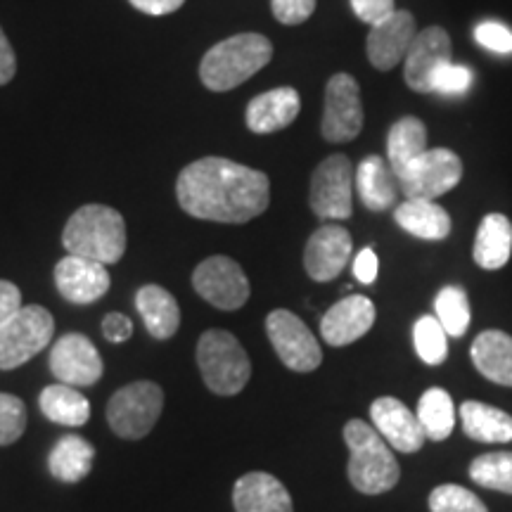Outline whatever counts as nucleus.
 <instances>
[{"label": "nucleus", "mask_w": 512, "mask_h": 512, "mask_svg": "<svg viewBox=\"0 0 512 512\" xmlns=\"http://www.w3.org/2000/svg\"><path fill=\"white\" fill-rule=\"evenodd\" d=\"M185 214L202 221L247 223L271 202V181L261 171L223 157H204L185 166L176 181Z\"/></svg>", "instance_id": "1"}, {"label": "nucleus", "mask_w": 512, "mask_h": 512, "mask_svg": "<svg viewBox=\"0 0 512 512\" xmlns=\"http://www.w3.org/2000/svg\"><path fill=\"white\" fill-rule=\"evenodd\" d=\"M62 245L69 254L98 264H117L126 252V221L117 209L86 204L69 216L62 230Z\"/></svg>", "instance_id": "2"}, {"label": "nucleus", "mask_w": 512, "mask_h": 512, "mask_svg": "<svg viewBox=\"0 0 512 512\" xmlns=\"http://www.w3.org/2000/svg\"><path fill=\"white\" fill-rule=\"evenodd\" d=\"M344 441L349 446V479L356 491L380 496L392 491L401 479L392 446L366 420H349L344 425Z\"/></svg>", "instance_id": "3"}, {"label": "nucleus", "mask_w": 512, "mask_h": 512, "mask_svg": "<svg viewBox=\"0 0 512 512\" xmlns=\"http://www.w3.org/2000/svg\"><path fill=\"white\" fill-rule=\"evenodd\" d=\"M273 57V46L261 34H238L207 50L200 64V79L209 91L226 93L252 79Z\"/></svg>", "instance_id": "4"}, {"label": "nucleus", "mask_w": 512, "mask_h": 512, "mask_svg": "<svg viewBox=\"0 0 512 512\" xmlns=\"http://www.w3.org/2000/svg\"><path fill=\"white\" fill-rule=\"evenodd\" d=\"M197 366L214 394L235 396L247 387L252 363L238 337L228 330H207L197 342Z\"/></svg>", "instance_id": "5"}, {"label": "nucleus", "mask_w": 512, "mask_h": 512, "mask_svg": "<svg viewBox=\"0 0 512 512\" xmlns=\"http://www.w3.org/2000/svg\"><path fill=\"white\" fill-rule=\"evenodd\" d=\"M463 178V162L448 147H427L422 155L403 166L396 183L406 200H437L453 190Z\"/></svg>", "instance_id": "6"}, {"label": "nucleus", "mask_w": 512, "mask_h": 512, "mask_svg": "<svg viewBox=\"0 0 512 512\" xmlns=\"http://www.w3.org/2000/svg\"><path fill=\"white\" fill-rule=\"evenodd\" d=\"M55 320L43 306H22L0 325V370H15L48 347Z\"/></svg>", "instance_id": "7"}, {"label": "nucleus", "mask_w": 512, "mask_h": 512, "mask_svg": "<svg viewBox=\"0 0 512 512\" xmlns=\"http://www.w3.org/2000/svg\"><path fill=\"white\" fill-rule=\"evenodd\" d=\"M164 408V392L155 382L121 387L107 403V422L121 439H143L157 425Z\"/></svg>", "instance_id": "8"}, {"label": "nucleus", "mask_w": 512, "mask_h": 512, "mask_svg": "<svg viewBox=\"0 0 512 512\" xmlns=\"http://www.w3.org/2000/svg\"><path fill=\"white\" fill-rule=\"evenodd\" d=\"M354 176V164L344 155H332L316 166L309 202L320 221H347L354 214Z\"/></svg>", "instance_id": "9"}, {"label": "nucleus", "mask_w": 512, "mask_h": 512, "mask_svg": "<svg viewBox=\"0 0 512 512\" xmlns=\"http://www.w3.org/2000/svg\"><path fill=\"white\" fill-rule=\"evenodd\" d=\"M266 332L275 354L294 373H311L323 363V349L306 323L292 311L275 309L266 318Z\"/></svg>", "instance_id": "10"}, {"label": "nucleus", "mask_w": 512, "mask_h": 512, "mask_svg": "<svg viewBox=\"0 0 512 512\" xmlns=\"http://www.w3.org/2000/svg\"><path fill=\"white\" fill-rule=\"evenodd\" d=\"M192 287L204 302L221 311H238L249 299V280L238 261L209 256L192 273Z\"/></svg>", "instance_id": "11"}, {"label": "nucleus", "mask_w": 512, "mask_h": 512, "mask_svg": "<svg viewBox=\"0 0 512 512\" xmlns=\"http://www.w3.org/2000/svg\"><path fill=\"white\" fill-rule=\"evenodd\" d=\"M363 128L361 88L351 74L339 72L325 88V112L320 133L328 143H349Z\"/></svg>", "instance_id": "12"}, {"label": "nucleus", "mask_w": 512, "mask_h": 512, "mask_svg": "<svg viewBox=\"0 0 512 512\" xmlns=\"http://www.w3.org/2000/svg\"><path fill=\"white\" fill-rule=\"evenodd\" d=\"M50 370L62 384L91 387L102 377V358L95 344L81 332L62 335L50 349Z\"/></svg>", "instance_id": "13"}, {"label": "nucleus", "mask_w": 512, "mask_h": 512, "mask_svg": "<svg viewBox=\"0 0 512 512\" xmlns=\"http://www.w3.org/2000/svg\"><path fill=\"white\" fill-rule=\"evenodd\" d=\"M451 36L441 27H427L415 34L406 60H403V79L415 93H432L434 76L444 64L451 62Z\"/></svg>", "instance_id": "14"}, {"label": "nucleus", "mask_w": 512, "mask_h": 512, "mask_svg": "<svg viewBox=\"0 0 512 512\" xmlns=\"http://www.w3.org/2000/svg\"><path fill=\"white\" fill-rule=\"evenodd\" d=\"M354 240L339 223H325L311 235L304 249V268L316 283H330L349 264Z\"/></svg>", "instance_id": "15"}, {"label": "nucleus", "mask_w": 512, "mask_h": 512, "mask_svg": "<svg viewBox=\"0 0 512 512\" xmlns=\"http://www.w3.org/2000/svg\"><path fill=\"white\" fill-rule=\"evenodd\" d=\"M370 422L380 432V437L399 453L420 451L427 439L418 415L394 396H380L370 403Z\"/></svg>", "instance_id": "16"}, {"label": "nucleus", "mask_w": 512, "mask_h": 512, "mask_svg": "<svg viewBox=\"0 0 512 512\" xmlns=\"http://www.w3.org/2000/svg\"><path fill=\"white\" fill-rule=\"evenodd\" d=\"M57 292L72 304H93L110 290V273L105 264L67 254L55 266Z\"/></svg>", "instance_id": "17"}, {"label": "nucleus", "mask_w": 512, "mask_h": 512, "mask_svg": "<svg viewBox=\"0 0 512 512\" xmlns=\"http://www.w3.org/2000/svg\"><path fill=\"white\" fill-rule=\"evenodd\" d=\"M375 304L363 294H351L330 306L320 318V335L330 347H349L375 325Z\"/></svg>", "instance_id": "18"}, {"label": "nucleus", "mask_w": 512, "mask_h": 512, "mask_svg": "<svg viewBox=\"0 0 512 512\" xmlns=\"http://www.w3.org/2000/svg\"><path fill=\"white\" fill-rule=\"evenodd\" d=\"M415 31V17L408 10H396L392 17L370 29L368 60L380 72H389L396 64L406 60Z\"/></svg>", "instance_id": "19"}, {"label": "nucleus", "mask_w": 512, "mask_h": 512, "mask_svg": "<svg viewBox=\"0 0 512 512\" xmlns=\"http://www.w3.org/2000/svg\"><path fill=\"white\" fill-rule=\"evenodd\" d=\"M235 512H294L292 496L268 472H247L233 486Z\"/></svg>", "instance_id": "20"}, {"label": "nucleus", "mask_w": 512, "mask_h": 512, "mask_svg": "<svg viewBox=\"0 0 512 512\" xmlns=\"http://www.w3.org/2000/svg\"><path fill=\"white\" fill-rule=\"evenodd\" d=\"M299 110H302V100H299V93L294 88H273V91L256 95L247 105V128L254 133H261V136L264 133L283 131V128L290 126L299 117Z\"/></svg>", "instance_id": "21"}, {"label": "nucleus", "mask_w": 512, "mask_h": 512, "mask_svg": "<svg viewBox=\"0 0 512 512\" xmlns=\"http://www.w3.org/2000/svg\"><path fill=\"white\" fill-rule=\"evenodd\" d=\"M356 190L361 195V202L370 211L392 209L399 195V183L389 162L380 155H370L356 166Z\"/></svg>", "instance_id": "22"}, {"label": "nucleus", "mask_w": 512, "mask_h": 512, "mask_svg": "<svg viewBox=\"0 0 512 512\" xmlns=\"http://www.w3.org/2000/svg\"><path fill=\"white\" fill-rule=\"evenodd\" d=\"M472 363L486 380L512 387V337L503 330H484L470 349Z\"/></svg>", "instance_id": "23"}, {"label": "nucleus", "mask_w": 512, "mask_h": 512, "mask_svg": "<svg viewBox=\"0 0 512 512\" xmlns=\"http://www.w3.org/2000/svg\"><path fill=\"white\" fill-rule=\"evenodd\" d=\"M394 221L420 240L439 242L451 235V216L437 200H406L394 209Z\"/></svg>", "instance_id": "24"}, {"label": "nucleus", "mask_w": 512, "mask_h": 512, "mask_svg": "<svg viewBox=\"0 0 512 512\" xmlns=\"http://www.w3.org/2000/svg\"><path fill=\"white\" fill-rule=\"evenodd\" d=\"M136 309L145 330L155 339L174 337L181 328V309L176 297L159 285H145L136 292Z\"/></svg>", "instance_id": "25"}, {"label": "nucleus", "mask_w": 512, "mask_h": 512, "mask_svg": "<svg viewBox=\"0 0 512 512\" xmlns=\"http://www.w3.org/2000/svg\"><path fill=\"white\" fill-rule=\"evenodd\" d=\"M512 256V223L505 214H486L479 223L472 259L484 271H498Z\"/></svg>", "instance_id": "26"}, {"label": "nucleus", "mask_w": 512, "mask_h": 512, "mask_svg": "<svg viewBox=\"0 0 512 512\" xmlns=\"http://www.w3.org/2000/svg\"><path fill=\"white\" fill-rule=\"evenodd\" d=\"M460 425L470 439L482 444H508L512 441V415L482 401H465L458 408Z\"/></svg>", "instance_id": "27"}, {"label": "nucleus", "mask_w": 512, "mask_h": 512, "mask_svg": "<svg viewBox=\"0 0 512 512\" xmlns=\"http://www.w3.org/2000/svg\"><path fill=\"white\" fill-rule=\"evenodd\" d=\"M38 406L43 415L57 425L81 427L91 418V403L81 392H76L72 384H50L38 396Z\"/></svg>", "instance_id": "28"}, {"label": "nucleus", "mask_w": 512, "mask_h": 512, "mask_svg": "<svg viewBox=\"0 0 512 512\" xmlns=\"http://www.w3.org/2000/svg\"><path fill=\"white\" fill-rule=\"evenodd\" d=\"M93 460H95L93 444H88L83 437H76V434H67V437L57 441L53 451H50L48 465L55 479L74 484V482H81L83 477L91 475Z\"/></svg>", "instance_id": "29"}, {"label": "nucleus", "mask_w": 512, "mask_h": 512, "mask_svg": "<svg viewBox=\"0 0 512 512\" xmlns=\"http://www.w3.org/2000/svg\"><path fill=\"white\" fill-rule=\"evenodd\" d=\"M427 150V128L418 117H403L389 128L387 162L394 176Z\"/></svg>", "instance_id": "30"}, {"label": "nucleus", "mask_w": 512, "mask_h": 512, "mask_svg": "<svg viewBox=\"0 0 512 512\" xmlns=\"http://www.w3.org/2000/svg\"><path fill=\"white\" fill-rule=\"evenodd\" d=\"M418 422L427 439L446 441L456 427V406L451 394L441 387L427 389L418 403Z\"/></svg>", "instance_id": "31"}, {"label": "nucleus", "mask_w": 512, "mask_h": 512, "mask_svg": "<svg viewBox=\"0 0 512 512\" xmlns=\"http://www.w3.org/2000/svg\"><path fill=\"white\" fill-rule=\"evenodd\" d=\"M434 311L448 337H463L470 328V299L460 285L441 287L434 299Z\"/></svg>", "instance_id": "32"}, {"label": "nucleus", "mask_w": 512, "mask_h": 512, "mask_svg": "<svg viewBox=\"0 0 512 512\" xmlns=\"http://www.w3.org/2000/svg\"><path fill=\"white\" fill-rule=\"evenodd\" d=\"M470 479L484 489L512 494V453H482L470 463Z\"/></svg>", "instance_id": "33"}, {"label": "nucleus", "mask_w": 512, "mask_h": 512, "mask_svg": "<svg viewBox=\"0 0 512 512\" xmlns=\"http://www.w3.org/2000/svg\"><path fill=\"white\" fill-rule=\"evenodd\" d=\"M415 351L427 366H441L448 356V335L437 316H422L413 325Z\"/></svg>", "instance_id": "34"}, {"label": "nucleus", "mask_w": 512, "mask_h": 512, "mask_svg": "<svg viewBox=\"0 0 512 512\" xmlns=\"http://www.w3.org/2000/svg\"><path fill=\"white\" fill-rule=\"evenodd\" d=\"M432 512H489L482 498L458 484H441L430 494Z\"/></svg>", "instance_id": "35"}, {"label": "nucleus", "mask_w": 512, "mask_h": 512, "mask_svg": "<svg viewBox=\"0 0 512 512\" xmlns=\"http://www.w3.org/2000/svg\"><path fill=\"white\" fill-rule=\"evenodd\" d=\"M27 430V408L22 399L0 392V446H10Z\"/></svg>", "instance_id": "36"}, {"label": "nucleus", "mask_w": 512, "mask_h": 512, "mask_svg": "<svg viewBox=\"0 0 512 512\" xmlns=\"http://www.w3.org/2000/svg\"><path fill=\"white\" fill-rule=\"evenodd\" d=\"M472 81H475V76H472V72L465 67V64L448 62V64H444V67L439 69L437 76H434L432 93H439V95H463V93L470 91Z\"/></svg>", "instance_id": "37"}, {"label": "nucleus", "mask_w": 512, "mask_h": 512, "mask_svg": "<svg viewBox=\"0 0 512 512\" xmlns=\"http://www.w3.org/2000/svg\"><path fill=\"white\" fill-rule=\"evenodd\" d=\"M479 46L498 55H512V31L501 22H482L475 29Z\"/></svg>", "instance_id": "38"}, {"label": "nucleus", "mask_w": 512, "mask_h": 512, "mask_svg": "<svg viewBox=\"0 0 512 512\" xmlns=\"http://www.w3.org/2000/svg\"><path fill=\"white\" fill-rule=\"evenodd\" d=\"M271 10L280 24L294 27V24H304L313 15L316 0H271Z\"/></svg>", "instance_id": "39"}, {"label": "nucleus", "mask_w": 512, "mask_h": 512, "mask_svg": "<svg viewBox=\"0 0 512 512\" xmlns=\"http://www.w3.org/2000/svg\"><path fill=\"white\" fill-rule=\"evenodd\" d=\"M351 10L361 22L377 27L396 12L394 0H351Z\"/></svg>", "instance_id": "40"}, {"label": "nucleus", "mask_w": 512, "mask_h": 512, "mask_svg": "<svg viewBox=\"0 0 512 512\" xmlns=\"http://www.w3.org/2000/svg\"><path fill=\"white\" fill-rule=\"evenodd\" d=\"M102 335H105L107 342L124 344L126 339H131L133 335V323L124 316V313H107V316L102 318Z\"/></svg>", "instance_id": "41"}, {"label": "nucleus", "mask_w": 512, "mask_h": 512, "mask_svg": "<svg viewBox=\"0 0 512 512\" xmlns=\"http://www.w3.org/2000/svg\"><path fill=\"white\" fill-rule=\"evenodd\" d=\"M377 271H380V261H377V254L373 249L366 247L356 254L354 259V275L358 283L373 285L377 280Z\"/></svg>", "instance_id": "42"}, {"label": "nucleus", "mask_w": 512, "mask_h": 512, "mask_svg": "<svg viewBox=\"0 0 512 512\" xmlns=\"http://www.w3.org/2000/svg\"><path fill=\"white\" fill-rule=\"evenodd\" d=\"M22 309V292L17 285L0 280V325L10 320L15 313Z\"/></svg>", "instance_id": "43"}, {"label": "nucleus", "mask_w": 512, "mask_h": 512, "mask_svg": "<svg viewBox=\"0 0 512 512\" xmlns=\"http://www.w3.org/2000/svg\"><path fill=\"white\" fill-rule=\"evenodd\" d=\"M17 72V60H15V50H12L8 36L5 31L0 29V86L12 81V76Z\"/></svg>", "instance_id": "44"}, {"label": "nucleus", "mask_w": 512, "mask_h": 512, "mask_svg": "<svg viewBox=\"0 0 512 512\" xmlns=\"http://www.w3.org/2000/svg\"><path fill=\"white\" fill-rule=\"evenodd\" d=\"M128 3H131L136 10L145 12V15L162 17V15H169V12H176L185 0H128Z\"/></svg>", "instance_id": "45"}]
</instances>
